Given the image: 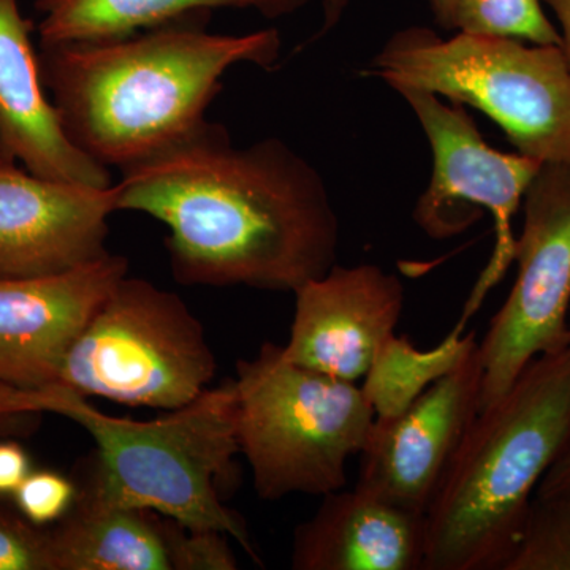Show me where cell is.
<instances>
[{
  "instance_id": "cell-17",
  "label": "cell",
  "mask_w": 570,
  "mask_h": 570,
  "mask_svg": "<svg viewBox=\"0 0 570 570\" xmlns=\"http://www.w3.org/2000/svg\"><path fill=\"white\" fill-rule=\"evenodd\" d=\"M216 9H255L268 18L296 10L292 0H39L41 45L104 40Z\"/></svg>"
},
{
  "instance_id": "cell-13",
  "label": "cell",
  "mask_w": 570,
  "mask_h": 570,
  "mask_svg": "<svg viewBox=\"0 0 570 570\" xmlns=\"http://www.w3.org/2000/svg\"><path fill=\"white\" fill-rule=\"evenodd\" d=\"M127 272L126 257L108 254L61 275L0 279V382L55 385L70 347Z\"/></svg>"
},
{
  "instance_id": "cell-14",
  "label": "cell",
  "mask_w": 570,
  "mask_h": 570,
  "mask_svg": "<svg viewBox=\"0 0 570 570\" xmlns=\"http://www.w3.org/2000/svg\"><path fill=\"white\" fill-rule=\"evenodd\" d=\"M31 32L18 0H0V149L41 178L111 186L108 168L80 151L63 130Z\"/></svg>"
},
{
  "instance_id": "cell-4",
  "label": "cell",
  "mask_w": 570,
  "mask_h": 570,
  "mask_svg": "<svg viewBox=\"0 0 570 570\" xmlns=\"http://www.w3.org/2000/svg\"><path fill=\"white\" fill-rule=\"evenodd\" d=\"M52 390V414L77 423L96 442L82 464L78 494L224 532L257 558L245 520L225 504L238 487L242 453L234 377L154 420L111 417L63 385Z\"/></svg>"
},
{
  "instance_id": "cell-8",
  "label": "cell",
  "mask_w": 570,
  "mask_h": 570,
  "mask_svg": "<svg viewBox=\"0 0 570 570\" xmlns=\"http://www.w3.org/2000/svg\"><path fill=\"white\" fill-rule=\"evenodd\" d=\"M396 92L411 105L433 153V175L414 209L419 227L430 238L449 239L478 223L485 209L493 216V254L469 295L464 324L515 261L513 217L542 163L491 148L464 105H445L420 89Z\"/></svg>"
},
{
  "instance_id": "cell-30",
  "label": "cell",
  "mask_w": 570,
  "mask_h": 570,
  "mask_svg": "<svg viewBox=\"0 0 570 570\" xmlns=\"http://www.w3.org/2000/svg\"><path fill=\"white\" fill-rule=\"evenodd\" d=\"M3 156H6V154H3L2 149H0V157H3ZM7 157H9V156H7Z\"/></svg>"
},
{
  "instance_id": "cell-21",
  "label": "cell",
  "mask_w": 570,
  "mask_h": 570,
  "mask_svg": "<svg viewBox=\"0 0 570 570\" xmlns=\"http://www.w3.org/2000/svg\"><path fill=\"white\" fill-rule=\"evenodd\" d=\"M77 482L59 472L31 471L20 489L14 491L13 501L18 512L33 527L47 528L59 523L77 501Z\"/></svg>"
},
{
  "instance_id": "cell-7",
  "label": "cell",
  "mask_w": 570,
  "mask_h": 570,
  "mask_svg": "<svg viewBox=\"0 0 570 570\" xmlns=\"http://www.w3.org/2000/svg\"><path fill=\"white\" fill-rule=\"evenodd\" d=\"M216 371L204 324L181 296L126 276L70 347L56 384L168 412L197 400Z\"/></svg>"
},
{
  "instance_id": "cell-20",
  "label": "cell",
  "mask_w": 570,
  "mask_h": 570,
  "mask_svg": "<svg viewBox=\"0 0 570 570\" xmlns=\"http://www.w3.org/2000/svg\"><path fill=\"white\" fill-rule=\"evenodd\" d=\"M455 31L562 47L542 0H456Z\"/></svg>"
},
{
  "instance_id": "cell-25",
  "label": "cell",
  "mask_w": 570,
  "mask_h": 570,
  "mask_svg": "<svg viewBox=\"0 0 570 570\" xmlns=\"http://www.w3.org/2000/svg\"><path fill=\"white\" fill-rule=\"evenodd\" d=\"M557 14L561 24L562 51L570 67V0H542Z\"/></svg>"
},
{
  "instance_id": "cell-5",
  "label": "cell",
  "mask_w": 570,
  "mask_h": 570,
  "mask_svg": "<svg viewBox=\"0 0 570 570\" xmlns=\"http://www.w3.org/2000/svg\"><path fill=\"white\" fill-rule=\"evenodd\" d=\"M236 436L264 501L346 489L376 414L355 382L295 365L265 343L236 363Z\"/></svg>"
},
{
  "instance_id": "cell-15",
  "label": "cell",
  "mask_w": 570,
  "mask_h": 570,
  "mask_svg": "<svg viewBox=\"0 0 570 570\" xmlns=\"http://www.w3.org/2000/svg\"><path fill=\"white\" fill-rule=\"evenodd\" d=\"M322 498L313 519L295 530L292 569L423 570L425 517L356 487Z\"/></svg>"
},
{
  "instance_id": "cell-1",
  "label": "cell",
  "mask_w": 570,
  "mask_h": 570,
  "mask_svg": "<svg viewBox=\"0 0 570 570\" xmlns=\"http://www.w3.org/2000/svg\"><path fill=\"white\" fill-rule=\"evenodd\" d=\"M118 209L168 228L184 285L295 292L336 265L340 220L321 174L277 138L235 148L224 127L200 129L122 170Z\"/></svg>"
},
{
  "instance_id": "cell-26",
  "label": "cell",
  "mask_w": 570,
  "mask_h": 570,
  "mask_svg": "<svg viewBox=\"0 0 570 570\" xmlns=\"http://www.w3.org/2000/svg\"><path fill=\"white\" fill-rule=\"evenodd\" d=\"M570 490V469H549L540 480L535 494L557 493V491Z\"/></svg>"
},
{
  "instance_id": "cell-28",
  "label": "cell",
  "mask_w": 570,
  "mask_h": 570,
  "mask_svg": "<svg viewBox=\"0 0 570 570\" xmlns=\"http://www.w3.org/2000/svg\"><path fill=\"white\" fill-rule=\"evenodd\" d=\"M294 2V6L296 7V10L299 9V7L306 6L309 0H292ZM347 0H326L325 2V22H324V29H322V33H325L328 31V29H332L333 26H335V22L340 20L341 13H343L344 7H346Z\"/></svg>"
},
{
  "instance_id": "cell-10",
  "label": "cell",
  "mask_w": 570,
  "mask_h": 570,
  "mask_svg": "<svg viewBox=\"0 0 570 570\" xmlns=\"http://www.w3.org/2000/svg\"><path fill=\"white\" fill-rule=\"evenodd\" d=\"M479 343L400 415L376 419L360 452L356 489L425 517L450 461L479 412Z\"/></svg>"
},
{
  "instance_id": "cell-24",
  "label": "cell",
  "mask_w": 570,
  "mask_h": 570,
  "mask_svg": "<svg viewBox=\"0 0 570 570\" xmlns=\"http://www.w3.org/2000/svg\"><path fill=\"white\" fill-rule=\"evenodd\" d=\"M31 471V459L20 442L0 439V498L13 497Z\"/></svg>"
},
{
  "instance_id": "cell-11",
  "label": "cell",
  "mask_w": 570,
  "mask_h": 570,
  "mask_svg": "<svg viewBox=\"0 0 570 570\" xmlns=\"http://www.w3.org/2000/svg\"><path fill=\"white\" fill-rule=\"evenodd\" d=\"M108 187L55 181L0 157V279L61 275L108 255Z\"/></svg>"
},
{
  "instance_id": "cell-6",
  "label": "cell",
  "mask_w": 570,
  "mask_h": 570,
  "mask_svg": "<svg viewBox=\"0 0 570 570\" xmlns=\"http://www.w3.org/2000/svg\"><path fill=\"white\" fill-rule=\"evenodd\" d=\"M395 91L420 89L478 108L517 151L542 164H570V67L561 47L425 28L396 32L374 59Z\"/></svg>"
},
{
  "instance_id": "cell-22",
  "label": "cell",
  "mask_w": 570,
  "mask_h": 570,
  "mask_svg": "<svg viewBox=\"0 0 570 570\" xmlns=\"http://www.w3.org/2000/svg\"><path fill=\"white\" fill-rule=\"evenodd\" d=\"M0 570H56L50 531L0 509Z\"/></svg>"
},
{
  "instance_id": "cell-9",
  "label": "cell",
  "mask_w": 570,
  "mask_h": 570,
  "mask_svg": "<svg viewBox=\"0 0 570 570\" xmlns=\"http://www.w3.org/2000/svg\"><path fill=\"white\" fill-rule=\"evenodd\" d=\"M523 209L515 284L479 344V411L504 396L532 360L570 346V164H542Z\"/></svg>"
},
{
  "instance_id": "cell-27",
  "label": "cell",
  "mask_w": 570,
  "mask_h": 570,
  "mask_svg": "<svg viewBox=\"0 0 570 570\" xmlns=\"http://www.w3.org/2000/svg\"><path fill=\"white\" fill-rule=\"evenodd\" d=\"M428 2H430L438 24L448 31H453L455 29L456 0H428Z\"/></svg>"
},
{
  "instance_id": "cell-29",
  "label": "cell",
  "mask_w": 570,
  "mask_h": 570,
  "mask_svg": "<svg viewBox=\"0 0 570 570\" xmlns=\"http://www.w3.org/2000/svg\"><path fill=\"white\" fill-rule=\"evenodd\" d=\"M551 468L570 469V438L568 444L564 445V449H562L560 455H558V459L551 464Z\"/></svg>"
},
{
  "instance_id": "cell-2",
  "label": "cell",
  "mask_w": 570,
  "mask_h": 570,
  "mask_svg": "<svg viewBox=\"0 0 570 570\" xmlns=\"http://www.w3.org/2000/svg\"><path fill=\"white\" fill-rule=\"evenodd\" d=\"M208 18L41 45L43 82L71 142L104 167L126 170L200 129L225 71L243 62L268 69L279 58L276 29L225 36L206 29Z\"/></svg>"
},
{
  "instance_id": "cell-12",
  "label": "cell",
  "mask_w": 570,
  "mask_h": 570,
  "mask_svg": "<svg viewBox=\"0 0 570 570\" xmlns=\"http://www.w3.org/2000/svg\"><path fill=\"white\" fill-rule=\"evenodd\" d=\"M294 294L285 358L355 384L366 376L382 343L395 335L404 307L400 277L371 264L335 265Z\"/></svg>"
},
{
  "instance_id": "cell-3",
  "label": "cell",
  "mask_w": 570,
  "mask_h": 570,
  "mask_svg": "<svg viewBox=\"0 0 570 570\" xmlns=\"http://www.w3.org/2000/svg\"><path fill=\"white\" fill-rule=\"evenodd\" d=\"M570 438V346L540 355L472 420L425 515L423 570H502Z\"/></svg>"
},
{
  "instance_id": "cell-23",
  "label": "cell",
  "mask_w": 570,
  "mask_h": 570,
  "mask_svg": "<svg viewBox=\"0 0 570 570\" xmlns=\"http://www.w3.org/2000/svg\"><path fill=\"white\" fill-rule=\"evenodd\" d=\"M52 385L40 390H22L0 382V439L24 434L41 414H52Z\"/></svg>"
},
{
  "instance_id": "cell-31",
  "label": "cell",
  "mask_w": 570,
  "mask_h": 570,
  "mask_svg": "<svg viewBox=\"0 0 570 570\" xmlns=\"http://www.w3.org/2000/svg\"><path fill=\"white\" fill-rule=\"evenodd\" d=\"M569 330H570V311H569Z\"/></svg>"
},
{
  "instance_id": "cell-19",
  "label": "cell",
  "mask_w": 570,
  "mask_h": 570,
  "mask_svg": "<svg viewBox=\"0 0 570 570\" xmlns=\"http://www.w3.org/2000/svg\"><path fill=\"white\" fill-rule=\"evenodd\" d=\"M502 570H570V490L534 494Z\"/></svg>"
},
{
  "instance_id": "cell-16",
  "label": "cell",
  "mask_w": 570,
  "mask_h": 570,
  "mask_svg": "<svg viewBox=\"0 0 570 570\" xmlns=\"http://www.w3.org/2000/svg\"><path fill=\"white\" fill-rule=\"evenodd\" d=\"M189 528L153 510L77 494L50 530L56 570H183Z\"/></svg>"
},
{
  "instance_id": "cell-18",
  "label": "cell",
  "mask_w": 570,
  "mask_h": 570,
  "mask_svg": "<svg viewBox=\"0 0 570 570\" xmlns=\"http://www.w3.org/2000/svg\"><path fill=\"white\" fill-rule=\"evenodd\" d=\"M460 324L439 346L422 351L409 337L392 335L379 347L362 390L376 419H392L406 411L434 382L450 373L478 344L475 333L463 335Z\"/></svg>"
}]
</instances>
